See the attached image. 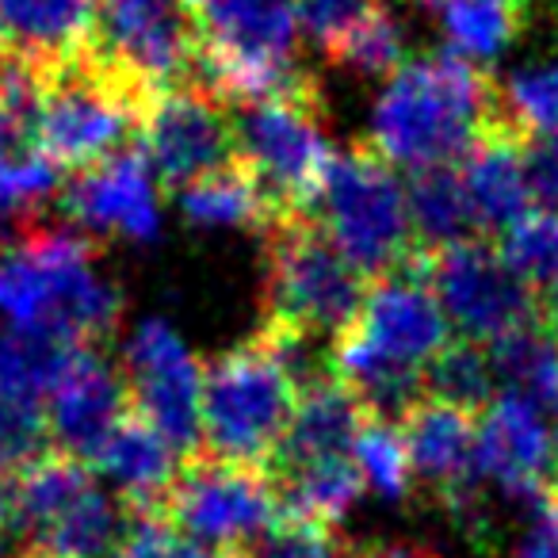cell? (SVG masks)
Masks as SVG:
<instances>
[{
	"instance_id": "1",
	"label": "cell",
	"mask_w": 558,
	"mask_h": 558,
	"mask_svg": "<svg viewBox=\"0 0 558 558\" xmlns=\"http://www.w3.org/2000/svg\"><path fill=\"white\" fill-rule=\"evenodd\" d=\"M505 96L494 73L444 50L410 62L387 81L372 111V146L390 165L440 169L466 161L494 126L505 123Z\"/></svg>"
},
{
	"instance_id": "2",
	"label": "cell",
	"mask_w": 558,
	"mask_h": 558,
	"mask_svg": "<svg viewBox=\"0 0 558 558\" xmlns=\"http://www.w3.org/2000/svg\"><path fill=\"white\" fill-rule=\"evenodd\" d=\"M100 245L65 226H27L0 245V314L12 329L100 349L123 318V295L96 271Z\"/></svg>"
},
{
	"instance_id": "3",
	"label": "cell",
	"mask_w": 558,
	"mask_h": 558,
	"mask_svg": "<svg viewBox=\"0 0 558 558\" xmlns=\"http://www.w3.org/2000/svg\"><path fill=\"white\" fill-rule=\"evenodd\" d=\"M195 20V85L226 104L288 93L311 70L295 62L299 20L291 0H187Z\"/></svg>"
},
{
	"instance_id": "4",
	"label": "cell",
	"mask_w": 558,
	"mask_h": 558,
	"mask_svg": "<svg viewBox=\"0 0 558 558\" xmlns=\"http://www.w3.org/2000/svg\"><path fill=\"white\" fill-rule=\"evenodd\" d=\"M233 157L256 180L271 215H311L333 149L318 77L264 100L233 104Z\"/></svg>"
},
{
	"instance_id": "5",
	"label": "cell",
	"mask_w": 558,
	"mask_h": 558,
	"mask_svg": "<svg viewBox=\"0 0 558 558\" xmlns=\"http://www.w3.org/2000/svg\"><path fill=\"white\" fill-rule=\"evenodd\" d=\"M311 215L367 283L413 268L421 256L405 210V187L372 142L333 154Z\"/></svg>"
},
{
	"instance_id": "6",
	"label": "cell",
	"mask_w": 558,
	"mask_h": 558,
	"mask_svg": "<svg viewBox=\"0 0 558 558\" xmlns=\"http://www.w3.org/2000/svg\"><path fill=\"white\" fill-rule=\"evenodd\" d=\"M35 149L58 169H88L138 142V126L157 96L116 77L81 50L73 62L39 70Z\"/></svg>"
},
{
	"instance_id": "7",
	"label": "cell",
	"mask_w": 558,
	"mask_h": 558,
	"mask_svg": "<svg viewBox=\"0 0 558 558\" xmlns=\"http://www.w3.org/2000/svg\"><path fill=\"white\" fill-rule=\"evenodd\" d=\"M264 245V318L299 326L333 341L367 295V279L344 260L314 215H276L260 230Z\"/></svg>"
},
{
	"instance_id": "8",
	"label": "cell",
	"mask_w": 558,
	"mask_h": 558,
	"mask_svg": "<svg viewBox=\"0 0 558 558\" xmlns=\"http://www.w3.org/2000/svg\"><path fill=\"white\" fill-rule=\"evenodd\" d=\"M295 402L299 387L256 337L218 352L203 364L199 451L268 471Z\"/></svg>"
},
{
	"instance_id": "9",
	"label": "cell",
	"mask_w": 558,
	"mask_h": 558,
	"mask_svg": "<svg viewBox=\"0 0 558 558\" xmlns=\"http://www.w3.org/2000/svg\"><path fill=\"white\" fill-rule=\"evenodd\" d=\"M154 520L215 555L238 558L241 550L276 532L283 524V512L264 466L226 463L207 451H195L180 459V471L157 505Z\"/></svg>"
},
{
	"instance_id": "10",
	"label": "cell",
	"mask_w": 558,
	"mask_h": 558,
	"mask_svg": "<svg viewBox=\"0 0 558 558\" xmlns=\"http://www.w3.org/2000/svg\"><path fill=\"white\" fill-rule=\"evenodd\" d=\"M425 276L463 341L494 344L517 329L547 322L535 288L512 268L497 241L474 238L425 253Z\"/></svg>"
},
{
	"instance_id": "11",
	"label": "cell",
	"mask_w": 558,
	"mask_h": 558,
	"mask_svg": "<svg viewBox=\"0 0 558 558\" xmlns=\"http://www.w3.org/2000/svg\"><path fill=\"white\" fill-rule=\"evenodd\" d=\"M88 54L149 96L195 85V20L187 0H96Z\"/></svg>"
},
{
	"instance_id": "12",
	"label": "cell",
	"mask_w": 558,
	"mask_h": 558,
	"mask_svg": "<svg viewBox=\"0 0 558 558\" xmlns=\"http://www.w3.org/2000/svg\"><path fill=\"white\" fill-rule=\"evenodd\" d=\"M398 433L410 456L413 489L448 509L459 527L471 532V539H482L489 527V512L478 471V417L425 398L421 405H413Z\"/></svg>"
},
{
	"instance_id": "13",
	"label": "cell",
	"mask_w": 558,
	"mask_h": 558,
	"mask_svg": "<svg viewBox=\"0 0 558 558\" xmlns=\"http://www.w3.org/2000/svg\"><path fill=\"white\" fill-rule=\"evenodd\" d=\"M138 149L157 184L184 192L233 161V108L203 85L161 93L142 116Z\"/></svg>"
},
{
	"instance_id": "14",
	"label": "cell",
	"mask_w": 558,
	"mask_h": 558,
	"mask_svg": "<svg viewBox=\"0 0 558 558\" xmlns=\"http://www.w3.org/2000/svg\"><path fill=\"white\" fill-rule=\"evenodd\" d=\"M123 379L131 410H138L180 459L195 456L203 444V364L184 349L177 329L161 318H146L126 344Z\"/></svg>"
},
{
	"instance_id": "15",
	"label": "cell",
	"mask_w": 558,
	"mask_h": 558,
	"mask_svg": "<svg viewBox=\"0 0 558 558\" xmlns=\"http://www.w3.org/2000/svg\"><path fill=\"white\" fill-rule=\"evenodd\" d=\"M344 329L379 356L413 367V372H425L451 341V322L436 291L428 288L425 253L417 256L413 268L372 279L356 318Z\"/></svg>"
},
{
	"instance_id": "16",
	"label": "cell",
	"mask_w": 558,
	"mask_h": 558,
	"mask_svg": "<svg viewBox=\"0 0 558 558\" xmlns=\"http://www.w3.org/2000/svg\"><path fill=\"white\" fill-rule=\"evenodd\" d=\"M62 215L73 222L81 238H131L149 241L161 226L154 195V172L142 157L138 142L104 161L77 169L62 184Z\"/></svg>"
},
{
	"instance_id": "17",
	"label": "cell",
	"mask_w": 558,
	"mask_h": 558,
	"mask_svg": "<svg viewBox=\"0 0 558 558\" xmlns=\"http://www.w3.org/2000/svg\"><path fill=\"white\" fill-rule=\"evenodd\" d=\"M131 413L126 379L104 349H77L47 398L50 451L93 466L119 421Z\"/></svg>"
},
{
	"instance_id": "18",
	"label": "cell",
	"mask_w": 558,
	"mask_h": 558,
	"mask_svg": "<svg viewBox=\"0 0 558 558\" xmlns=\"http://www.w3.org/2000/svg\"><path fill=\"white\" fill-rule=\"evenodd\" d=\"M555 466V433L539 405L497 395L478 413V471L512 501H543Z\"/></svg>"
},
{
	"instance_id": "19",
	"label": "cell",
	"mask_w": 558,
	"mask_h": 558,
	"mask_svg": "<svg viewBox=\"0 0 558 558\" xmlns=\"http://www.w3.org/2000/svg\"><path fill=\"white\" fill-rule=\"evenodd\" d=\"M93 471L116 486L131 517H154L180 471V451L138 410H131L93 459Z\"/></svg>"
},
{
	"instance_id": "20",
	"label": "cell",
	"mask_w": 558,
	"mask_h": 558,
	"mask_svg": "<svg viewBox=\"0 0 558 558\" xmlns=\"http://www.w3.org/2000/svg\"><path fill=\"white\" fill-rule=\"evenodd\" d=\"M471 195L474 218H478V233L486 241H501L512 226H520L532 215V199H527L524 184V165H520V131L512 119L486 134L471 157L459 169Z\"/></svg>"
},
{
	"instance_id": "21",
	"label": "cell",
	"mask_w": 558,
	"mask_h": 558,
	"mask_svg": "<svg viewBox=\"0 0 558 558\" xmlns=\"http://www.w3.org/2000/svg\"><path fill=\"white\" fill-rule=\"evenodd\" d=\"M367 413L360 410V402L333 379V372L326 379H318L314 387H306L291 413V425L279 440L276 456H271L268 471H288V466H306L322 463V459H341L352 456L360 433L367 425Z\"/></svg>"
},
{
	"instance_id": "22",
	"label": "cell",
	"mask_w": 558,
	"mask_h": 558,
	"mask_svg": "<svg viewBox=\"0 0 558 558\" xmlns=\"http://www.w3.org/2000/svg\"><path fill=\"white\" fill-rule=\"evenodd\" d=\"M96 0H0V32L35 70L73 62L93 39Z\"/></svg>"
},
{
	"instance_id": "23",
	"label": "cell",
	"mask_w": 558,
	"mask_h": 558,
	"mask_svg": "<svg viewBox=\"0 0 558 558\" xmlns=\"http://www.w3.org/2000/svg\"><path fill=\"white\" fill-rule=\"evenodd\" d=\"M405 210H410L413 241H417L421 253H440V248H451L459 241L482 238L471 195H466V184L456 165L410 172Z\"/></svg>"
},
{
	"instance_id": "24",
	"label": "cell",
	"mask_w": 558,
	"mask_h": 558,
	"mask_svg": "<svg viewBox=\"0 0 558 558\" xmlns=\"http://www.w3.org/2000/svg\"><path fill=\"white\" fill-rule=\"evenodd\" d=\"M494 375L505 383V395H517L524 402L539 405L543 413H555L558 405V329L547 322H535L501 341L486 344Z\"/></svg>"
},
{
	"instance_id": "25",
	"label": "cell",
	"mask_w": 558,
	"mask_h": 558,
	"mask_svg": "<svg viewBox=\"0 0 558 558\" xmlns=\"http://www.w3.org/2000/svg\"><path fill=\"white\" fill-rule=\"evenodd\" d=\"M180 207H184L187 222L203 226V230H256L271 222V207L256 180L233 157L230 165L215 169L210 177L195 180L180 192Z\"/></svg>"
},
{
	"instance_id": "26",
	"label": "cell",
	"mask_w": 558,
	"mask_h": 558,
	"mask_svg": "<svg viewBox=\"0 0 558 558\" xmlns=\"http://www.w3.org/2000/svg\"><path fill=\"white\" fill-rule=\"evenodd\" d=\"M532 0H444V35L463 58H494L524 35Z\"/></svg>"
},
{
	"instance_id": "27",
	"label": "cell",
	"mask_w": 558,
	"mask_h": 558,
	"mask_svg": "<svg viewBox=\"0 0 558 558\" xmlns=\"http://www.w3.org/2000/svg\"><path fill=\"white\" fill-rule=\"evenodd\" d=\"M77 344L54 341L43 333L4 329L0 333V398L47 405L58 375L65 372Z\"/></svg>"
},
{
	"instance_id": "28",
	"label": "cell",
	"mask_w": 558,
	"mask_h": 558,
	"mask_svg": "<svg viewBox=\"0 0 558 558\" xmlns=\"http://www.w3.org/2000/svg\"><path fill=\"white\" fill-rule=\"evenodd\" d=\"M494 364H489L486 344L451 337L448 349L425 367V395L436 402H448L456 410H466L478 417L494 402Z\"/></svg>"
},
{
	"instance_id": "29",
	"label": "cell",
	"mask_w": 558,
	"mask_h": 558,
	"mask_svg": "<svg viewBox=\"0 0 558 558\" xmlns=\"http://www.w3.org/2000/svg\"><path fill=\"white\" fill-rule=\"evenodd\" d=\"M501 253L535 288L547 322L558 329V218L555 215H527L520 226H512L501 241Z\"/></svg>"
},
{
	"instance_id": "30",
	"label": "cell",
	"mask_w": 558,
	"mask_h": 558,
	"mask_svg": "<svg viewBox=\"0 0 558 558\" xmlns=\"http://www.w3.org/2000/svg\"><path fill=\"white\" fill-rule=\"evenodd\" d=\"M501 96L505 116L520 134L558 138V62L527 65V70L512 73L509 85H501Z\"/></svg>"
},
{
	"instance_id": "31",
	"label": "cell",
	"mask_w": 558,
	"mask_h": 558,
	"mask_svg": "<svg viewBox=\"0 0 558 558\" xmlns=\"http://www.w3.org/2000/svg\"><path fill=\"white\" fill-rule=\"evenodd\" d=\"M360 474H364V486L375 489L379 497L390 501H402L413 494L410 478V456H405V444L398 425H383V421H367L364 433H360L356 448H352Z\"/></svg>"
},
{
	"instance_id": "32",
	"label": "cell",
	"mask_w": 558,
	"mask_h": 558,
	"mask_svg": "<svg viewBox=\"0 0 558 558\" xmlns=\"http://www.w3.org/2000/svg\"><path fill=\"white\" fill-rule=\"evenodd\" d=\"M326 62L333 65V70L360 73V77H383V73L395 77L398 62H402V27L390 16L387 4H383L367 24H360Z\"/></svg>"
},
{
	"instance_id": "33",
	"label": "cell",
	"mask_w": 558,
	"mask_h": 558,
	"mask_svg": "<svg viewBox=\"0 0 558 558\" xmlns=\"http://www.w3.org/2000/svg\"><path fill=\"white\" fill-rule=\"evenodd\" d=\"M50 451L47 405L0 398V482H12L20 471Z\"/></svg>"
},
{
	"instance_id": "34",
	"label": "cell",
	"mask_w": 558,
	"mask_h": 558,
	"mask_svg": "<svg viewBox=\"0 0 558 558\" xmlns=\"http://www.w3.org/2000/svg\"><path fill=\"white\" fill-rule=\"evenodd\" d=\"M291 4H295L299 32L311 35V43H318L326 58L383 9V0H291Z\"/></svg>"
},
{
	"instance_id": "35",
	"label": "cell",
	"mask_w": 558,
	"mask_h": 558,
	"mask_svg": "<svg viewBox=\"0 0 558 558\" xmlns=\"http://www.w3.org/2000/svg\"><path fill=\"white\" fill-rule=\"evenodd\" d=\"M344 543L333 527L306 524V520H283L276 532H268L260 543L241 550L238 558H344Z\"/></svg>"
},
{
	"instance_id": "36",
	"label": "cell",
	"mask_w": 558,
	"mask_h": 558,
	"mask_svg": "<svg viewBox=\"0 0 558 558\" xmlns=\"http://www.w3.org/2000/svg\"><path fill=\"white\" fill-rule=\"evenodd\" d=\"M116 558H222V555L184 539V535L172 532V527L161 524V520L134 517L131 532H126L123 547L116 550Z\"/></svg>"
},
{
	"instance_id": "37",
	"label": "cell",
	"mask_w": 558,
	"mask_h": 558,
	"mask_svg": "<svg viewBox=\"0 0 558 558\" xmlns=\"http://www.w3.org/2000/svg\"><path fill=\"white\" fill-rule=\"evenodd\" d=\"M344 558H444L436 547L428 543H410V539H395V543H360L349 547Z\"/></svg>"
},
{
	"instance_id": "38",
	"label": "cell",
	"mask_w": 558,
	"mask_h": 558,
	"mask_svg": "<svg viewBox=\"0 0 558 558\" xmlns=\"http://www.w3.org/2000/svg\"><path fill=\"white\" fill-rule=\"evenodd\" d=\"M512 558H558V517L543 509L539 524L527 532V539L517 547Z\"/></svg>"
},
{
	"instance_id": "39",
	"label": "cell",
	"mask_w": 558,
	"mask_h": 558,
	"mask_svg": "<svg viewBox=\"0 0 558 558\" xmlns=\"http://www.w3.org/2000/svg\"><path fill=\"white\" fill-rule=\"evenodd\" d=\"M543 509L558 517V451H555V466L547 474V489H543Z\"/></svg>"
},
{
	"instance_id": "40",
	"label": "cell",
	"mask_w": 558,
	"mask_h": 558,
	"mask_svg": "<svg viewBox=\"0 0 558 558\" xmlns=\"http://www.w3.org/2000/svg\"><path fill=\"white\" fill-rule=\"evenodd\" d=\"M12 527L9 520V482H0V547H4V532Z\"/></svg>"
},
{
	"instance_id": "41",
	"label": "cell",
	"mask_w": 558,
	"mask_h": 558,
	"mask_svg": "<svg viewBox=\"0 0 558 558\" xmlns=\"http://www.w3.org/2000/svg\"><path fill=\"white\" fill-rule=\"evenodd\" d=\"M417 4H425V9H444V0H417Z\"/></svg>"
},
{
	"instance_id": "42",
	"label": "cell",
	"mask_w": 558,
	"mask_h": 558,
	"mask_svg": "<svg viewBox=\"0 0 558 558\" xmlns=\"http://www.w3.org/2000/svg\"><path fill=\"white\" fill-rule=\"evenodd\" d=\"M4 58H9V47H4V32H0V62H4Z\"/></svg>"
}]
</instances>
